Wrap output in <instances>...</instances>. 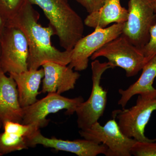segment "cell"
Returning <instances> with one entry per match:
<instances>
[{
	"instance_id": "27",
	"label": "cell",
	"mask_w": 156,
	"mask_h": 156,
	"mask_svg": "<svg viewBox=\"0 0 156 156\" xmlns=\"http://www.w3.org/2000/svg\"><path fill=\"white\" fill-rule=\"evenodd\" d=\"M2 156V154H1V153H0V156Z\"/></svg>"
},
{
	"instance_id": "1",
	"label": "cell",
	"mask_w": 156,
	"mask_h": 156,
	"mask_svg": "<svg viewBox=\"0 0 156 156\" xmlns=\"http://www.w3.org/2000/svg\"><path fill=\"white\" fill-rule=\"evenodd\" d=\"M27 0L16 17L7 26L16 27L25 34L28 42L29 70H37L47 62H53L64 65L69 64L72 50L61 51L53 47L51 37L56 32L50 24L47 27L38 23L39 14Z\"/></svg>"
},
{
	"instance_id": "24",
	"label": "cell",
	"mask_w": 156,
	"mask_h": 156,
	"mask_svg": "<svg viewBox=\"0 0 156 156\" xmlns=\"http://www.w3.org/2000/svg\"><path fill=\"white\" fill-rule=\"evenodd\" d=\"M153 6L154 11L156 14V0H153Z\"/></svg>"
},
{
	"instance_id": "4",
	"label": "cell",
	"mask_w": 156,
	"mask_h": 156,
	"mask_svg": "<svg viewBox=\"0 0 156 156\" xmlns=\"http://www.w3.org/2000/svg\"><path fill=\"white\" fill-rule=\"evenodd\" d=\"M100 57L106 58L112 68L119 67L125 70L128 77L136 75L146 64L141 50L122 34L93 53L91 59Z\"/></svg>"
},
{
	"instance_id": "2",
	"label": "cell",
	"mask_w": 156,
	"mask_h": 156,
	"mask_svg": "<svg viewBox=\"0 0 156 156\" xmlns=\"http://www.w3.org/2000/svg\"><path fill=\"white\" fill-rule=\"evenodd\" d=\"M38 6L44 12L56 32L60 46L71 50L83 37L85 23L82 17L72 9L68 0H27Z\"/></svg>"
},
{
	"instance_id": "9",
	"label": "cell",
	"mask_w": 156,
	"mask_h": 156,
	"mask_svg": "<svg viewBox=\"0 0 156 156\" xmlns=\"http://www.w3.org/2000/svg\"><path fill=\"white\" fill-rule=\"evenodd\" d=\"M79 134L84 139L106 146V156H131V148L136 141L122 132L115 118L104 126L96 122L90 128L80 130Z\"/></svg>"
},
{
	"instance_id": "3",
	"label": "cell",
	"mask_w": 156,
	"mask_h": 156,
	"mask_svg": "<svg viewBox=\"0 0 156 156\" xmlns=\"http://www.w3.org/2000/svg\"><path fill=\"white\" fill-rule=\"evenodd\" d=\"M136 104L131 108L115 110L112 117L116 120L122 132L136 141H151L144 134L146 126L156 110V89L138 94Z\"/></svg>"
},
{
	"instance_id": "15",
	"label": "cell",
	"mask_w": 156,
	"mask_h": 156,
	"mask_svg": "<svg viewBox=\"0 0 156 156\" xmlns=\"http://www.w3.org/2000/svg\"><path fill=\"white\" fill-rule=\"evenodd\" d=\"M128 16V10L122 7L120 0H106L98 11L89 14L84 22L88 27L104 28L113 23H125Z\"/></svg>"
},
{
	"instance_id": "14",
	"label": "cell",
	"mask_w": 156,
	"mask_h": 156,
	"mask_svg": "<svg viewBox=\"0 0 156 156\" xmlns=\"http://www.w3.org/2000/svg\"><path fill=\"white\" fill-rule=\"evenodd\" d=\"M43 68L28 70L20 73H10L17 84L18 97L22 108L29 106L38 100L37 96L41 93L39 88L44 77Z\"/></svg>"
},
{
	"instance_id": "8",
	"label": "cell",
	"mask_w": 156,
	"mask_h": 156,
	"mask_svg": "<svg viewBox=\"0 0 156 156\" xmlns=\"http://www.w3.org/2000/svg\"><path fill=\"white\" fill-rule=\"evenodd\" d=\"M84 101L82 96L68 98L57 93H48L46 97L29 106L23 108L22 124L31 125L40 129L48 126L47 117L51 114L66 110V114L72 115L78 107Z\"/></svg>"
},
{
	"instance_id": "17",
	"label": "cell",
	"mask_w": 156,
	"mask_h": 156,
	"mask_svg": "<svg viewBox=\"0 0 156 156\" xmlns=\"http://www.w3.org/2000/svg\"><path fill=\"white\" fill-rule=\"evenodd\" d=\"M28 148L27 137L5 132L0 134V153L2 156Z\"/></svg>"
},
{
	"instance_id": "7",
	"label": "cell",
	"mask_w": 156,
	"mask_h": 156,
	"mask_svg": "<svg viewBox=\"0 0 156 156\" xmlns=\"http://www.w3.org/2000/svg\"><path fill=\"white\" fill-rule=\"evenodd\" d=\"M128 7L122 34L141 50L149 40L151 27L156 23L153 0H129Z\"/></svg>"
},
{
	"instance_id": "5",
	"label": "cell",
	"mask_w": 156,
	"mask_h": 156,
	"mask_svg": "<svg viewBox=\"0 0 156 156\" xmlns=\"http://www.w3.org/2000/svg\"><path fill=\"white\" fill-rule=\"evenodd\" d=\"M0 69L5 73H20L28 70V42L16 27L7 26L0 36Z\"/></svg>"
},
{
	"instance_id": "12",
	"label": "cell",
	"mask_w": 156,
	"mask_h": 156,
	"mask_svg": "<svg viewBox=\"0 0 156 156\" xmlns=\"http://www.w3.org/2000/svg\"><path fill=\"white\" fill-rule=\"evenodd\" d=\"M44 77L42 80V93L61 94L74 89L80 75L73 69L57 62H47L42 65Z\"/></svg>"
},
{
	"instance_id": "18",
	"label": "cell",
	"mask_w": 156,
	"mask_h": 156,
	"mask_svg": "<svg viewBox=\"0 0 156 156\" xmlns=\"http://www.w3.org/2000/svg\"><path fill=\"white\" fill-rule=\"evenodd\" d=\"M27 0H0V17L7 23L16 17Z\"/></svg>"
},
{
	"instance_id": "26",
	"label": "cell",
	"mask_w": 156,
	"mask_h": 156,
	"mask_svg": "<svg viewBox=\"0 0 156 156\" xmlns=\"http://www.w3.org/2000/svg\"><path fill=\"white\" fill-rule=\"evenodd\" d=\"M0 56H1V47H0Z\"/></svg>"
},
{
	"instance_id": "19",
	"label": "cell",
	"mask_w": 156,
	"mask_h": 156,
	"mask_svg": "<svg viewBox=\"0 0 156 156\" xmlns=\"http://www.w3.org/2000/svg\"><path fill=\"white\" fill-rule=\"evenodd\" d=\"M2 123L4 132L18 134L27 138L40 129L33 125H25L12 121H5Z\"/></svg>"
},
{
	"instance_id": "16",
	"label": "cell",
	"mask_w": 156,
	"mask_h": 156,
	"mask_svg": "<svg viewBox=\"0 0 156 156\" xmlns=\"http://www.w3.org/2000/svg\"><path fill=\"white\" fill-rule=\"evenodd\" d=\"M142 70V73L136 82L127 89H119L121 97L118 104L122 108H125L128 101L134 95L155 89L153 85L156 78V55L146 63Z\"/></svg>"
},
{
	"instance_id": "20",
	"label": "cell",
	"mask_w": 156,
	"mask_h": 156,
	"mask_svg": "<svg viewBox=\"0 0 156 156\" xmlns=\"http://www.w3.org/2000/svg\"><path fill=\"white\" fill-rule=\"evenodd\" d=\"M131 155L156 156V139L151 141H136L131 149Z\"/></svg>"
},
{
	"instance_id": "13",
	"label": "cell",
	"mask_w": 156,
	"mask_h": 156,
	"mask_svg": "<svg viewBox=\"0 0 156 156\" xmlns=\"http://www.w3.org/2000/svg\"><path fill=\"white\" fill-rule=\"evenodd\" d=\"M23 118L16 82L0 69V120L21 123Z\"/></svg>"
},
{
	"instance_id": "6",
	"label": "cell",
	"mask_w": 156,
	"mask_h": 156,
	"mask_svg": "<svg viewBox=\"0 0 156 156\" xmlns=\"http://www.w3.org/2000/svg\"><path fill=\"white\" fill-rule=\"evenodd\" d=\"M111 68L108 62L101 63L95 59L91 63L92 86L91 95L87 101L78 107L76 111L78 127L80 130L90 128L98 122L104 113L108 92L101 85V80L104 73Z\"/></svg>"
},
{
	"instance_id": "23",
	"label": "cell",
	"mask_w": 156,
	"mask_h": 156,
	"mask_svg": "<svg viewBox=\"0 0 156 156\" xmlns=\"http://www.w3.org/2000/svg\"><path fill=\"white\" fill-rule=\"evenodd\" d=\"M6 27V23L2 19V18L0 17V36L2 33L4 29Z\"/></svg>"
},
{
	"instance_id": "22",
	"label": "cell",
	"mask_w": 156,
	"mask_h": 156,
	"mask_svg": "<svg viewBox=\"0 0 156 156\" xmlns=\"http://www.w3.org/2000/svg\"><path fill=\"white\" fill-rule=\"evenodd\" d=\"M84 7L89 14L98 11L106 0H75Z\"/></svg>"
},
{
	"instance_id": "11",
	"label": "cell",
	"mask_w": 156,
	"mask_h": 156,
	"mask_svg": "<svg viewBox=\"0 0 156 156\" xmlns=\"http://www.w3.org/2000/svg\"><path fill=\"white\" fill-rule=\"evenodd\" d=\"M28 147H35L42 145L45 147L52 148L56 151L68 152L79 156H96L107 153L108 148L102 144L96 143L87 139L64 140L53 137L44 136L40 130L34 132L27 139Z\"/></svg>"
},
{
	"instance_id": "10",
	"label": "cell",
	"mask_w": 156,
	"mask_h": 156,
	"mask_svg": "<svg viewBox=\"0 0 156 156\" xmlns=\"http://www.w3.org/2000/svg\"><path fill=\"white\" fill-rule=\"evenodd\" d=\"M124 23H115L108 27H95L90 34L81 38L72 50L69 66L76 71L88 68L89 58L105 44L122 34Z\"/></svg>"
},
{
	"instance_id": "25",
	"label": "cell",
	"mask_w": 156,
	"mask_h": 156,
	"mask_svg": "<svg viewBox=\"0 0 156 156\" xmlns=\"http://www.w3.org/2000/svg\"><path fill=\"white\" fill-rule=\"evenodd\" d=\"M2 121H1V120H0V129H1V128L2 127Z\"/></svg>"
},
{
	"instance_id": "21",
	"label": "cell",
	"mask_w": 156,
	"mask_h": 156,
	"mask_svg": "<svg viewBox=\"0 0 156 156\" xmlns=\"http://www.w3.org/2000/svg\"><path fill=\"white\" fill-rule=\"evenodd\" d=\"M146 63L156 55V23L151 27L150 30L148 42L141 49Z\"/></svg>"
}]
</instances>
